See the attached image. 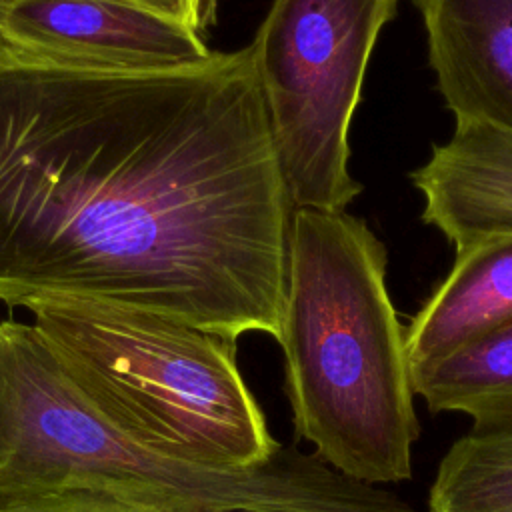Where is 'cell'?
<instances>
[{
    "mask_svg": "<svg viewBox=\"0 0 512 512\" xmlns=\"http://www.w3.org/2000/svg\"><path fill=\"white\" fill-rule=\"evenodd\" d=\"M292 204L252 46L158 70L0 42V302L78 298L278 340Z\"/></svg>",
    "mask_w": 512,
    "mask_h": 512,
    "instance_id": "6da1fadb",
    "label": "cell"
},
{
    "mask_svg": "<svg viewBox=\"0 0 512 512\" xmlns=\"http://www.w3.org/2000/svg\"><path fill=\"white\" fill-rule=\"evenodd\" d=\"M386 264L366 222L344 210L292 212L276 340L292 424L320 460L372 486L412 476L420 436Z\"/></svg>",
    "mask_w": 512,
    "mask_h": 512,
    "instance_id": "7a4b0ae2",
    "label": "cell"
},
{
    "mask_svg": "<svg viewBox=\"0 0 512 512\" xmlns=\"http://www.w3.org/2000/svg\"><path fill=\"white\" fill-rule=\"evenodd\" d=\"M70 384L150 452L214 470L266 462L278 442L236 364V342L146 310L28 302Z\"/></svg>",
    "mask_w": 512,
    "mask_h": 512,
    "instance_id": "3957f363",
    "label": "cell"
},
{
    "mask_svg": "<svg viewBox=\"0 0 512 512\" xmlns=\"http://www.w3.org/2000/svg\"><path fill=\"white\" fill-rule=\"evenodd\" d=\"M92 490L166 512H238L242 468L214 470L150 452L70 384L46 342L0 322V496Z\"/></svg>",
    "mask_w": 512,
    "mask_h": 512,
    "instance_id": "277c9868",
    "label": "cell"
},
{
    "mask_svg": "<svg viewBox=\"0 0 512 512\" xmlns=\"http://www.w3.org/2000/svg\"><path fill=\"white\" fill-rule=\"evenodd\" d=\"M398 0H272L250 42L292 208L344 210L350 124L372 50Z\"/></svg>",
    "mask_w": 512,
    "mask_h": 512,
    "instance_id": "5b68a950",
    "label": "cell"
},
{
    "mask_svg": "<svg viewBox=\"0 0 512 512\" xmlns=\"http://www.w3.org/2000/svg\"><path fill=\"white\" fill-rule=\"evenodd\" d=\"M0 42L86 68H180L212 56L202 34L126 0H8Z\"/></svg>",
    "mask_w": 512,
    "mask_h": 512,
    "instance_id": "8992f818",
    "label": "cell"
},
{
    "mask_svg": "<svg viewBox=\"0 0 512 512\" xmlns=\"http://www.w3.org/2000/svg\"><path fill=\"white\" fill-rule=\"evenodd\" d=\"M456 124L512 136V0H412Z\"/></svg>",
    "mask_w": 512,
    "mask_h": 512,
    "instance_id": "52a82bcc",
    "label": "cell"
},
{
    "mask_svg": "<svg viewBox=\"0 0 512 512\" xmlns=\"http://www.w3.org/2000/svg\"><path fill=\"white\" fill-rule=\"evenodd\" d=\"M424 200L422 220L456 252L512 236V136L478 124H456L410 174Z\"/></svg>",
    "mask_w": 512,
    "mask_h": 512,
    "instance_id": "ba28073f",
    "label": "cell"
},
{
    "mask_svg": "<svg viewBox=\"0 0 512 512\" xmlns=\"http://www.w3.org/2000/svg\"><path fill=\"white\" fill-rule=\"evenodd\" d=\"M512 320V236L456 252L454 264L406 328L410 372Z\"/></svg>",
    "mask_w": 512,
    "mask_h": 512,
    "instance_id": "9c48e42d",
    "label": "cell"
},
{
    "mask_svg": "<svg viewBox=\"0 0 512 512\" xmlns=\"http://www.w3.org/2000/svg\"><path fill=\"white\" fill-rule=\"evenodd\" d=\"M412 388L432 412L468 416L470 434L512 436V320L412 372Z\"/></svg>",
    "mask_w": 512,
    "mask_h": 512,
    "instance_id": "30bf717a",
    "label": "cell"
},
{
    "mask_svg": "<svg viewBox=\"0 0 512 512\" xmlns=\"http://www.w3.org/2000/svg\"><path fill=\"white\" fill-rule=\"evenodd\" d=\"M430 512H512V436L466 434L438 464Z\"/></svg>",
    "mask_w": 512,
    "mask_h": 512,
    "instance_id": "8fae6325",
    "label": "cell"
},
{
    "mask_svg": "<svg viewBox=\"0 0 512 512\" xmlns=\"http://www.w3.org/2000/svg\"><path fill=\"white\" fill-rule=\"evenodd\" d=\"M0 512H166L104 492L58 490L0 496Z\"/></svg>",
    "mask_w": 512,
    "mask_h": 512,
    "instance_id": "7c38bea8",
    "label": "cell"
},
{
    "mask_svg": "<svg viewBox=\"0 0 512 512\" xmlns=\"http://www.w3.org/2000/svg\"><path fill=\"white\" fill-rule=\"evenodd\" d=\"M202 34L214 20L218 0H126Z\"/></svg>",
    "mask_w": 512,
    "mask_h": 512,
    "instance_id": "4fadbf2b",
    "label": "cell"
},
{
    "mask_svg": "<svg viewBox=\"0 0 512 512\" xmlns=\"http://www.w3.org/2000/svg\"><path fill=\"white\" fill-rule=\"evenodd\" d=\"M6 2H8V0H0V12H2V8L6 6Z\"/></svg>",
    "mask_w": 512,
    "mask_h": 512,
    "instance_id": "5bb4252c",
    "label": "cell"
}]
</instances>
